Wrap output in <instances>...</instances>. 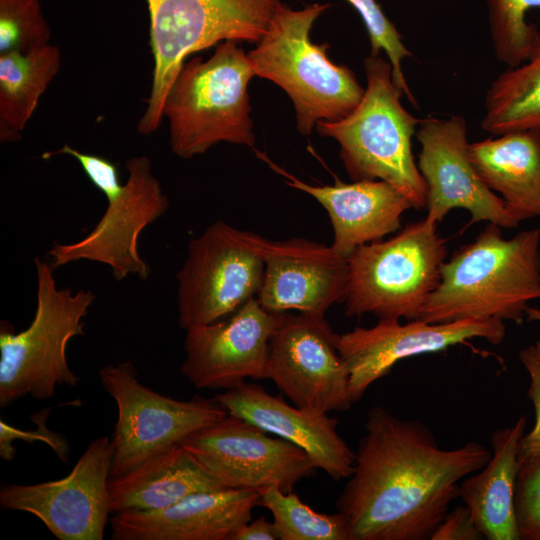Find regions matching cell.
Masks as SVG:
<instances>
[{"mask_svg":"<svg viewBox=\"0 0 540 540\" xmlns=\"http://www.w3.org/2000/svg\"><path fill=\"white\" fill-rule=\"evenodd\" d=\"M491 454L477 441L443 449L423 422L373 406L336 501L350 540L430 539L459 498V482Z\"/></svg>","mask_w":540,"mask_h":540,"instance_id":"cell-1","label":"cell"},{"mask_svg":"<svg viewBox=\"0 0 540 540\" xmlns=\"http://www.w3.org/2000/svg\"><path fill=\"white\" fill-rule=\"evenodd\" d=\"M540 299V229L510 239L488 223L475 240L444 261L440 281L422 308L429 323L509 320L526 317L529 302Z\"/></svg>","mask_w":540,"mask_h":540,"instance_id":"cell-2","label":"cell"},{"mask_svg":"<svg viewBox=\"0 0 540 540\" xmlns=\"http://www.w3.org/2000/svg\"><path fill=\"white\" fill-rule=\"evenodd\" d=\"M367 87L357 107L337 121H319L322 136L340 145V159L354 181L383 180L412 204L426 209V185L412 154L420 120L401 104L391 63L381 56L364 60Z\"/></svg>","mask_w":540,"mask_h":540,"instance_id":"cell-3","label":"cell"},{"mask_svg":"<svg viewBox=\"0 0 540 540\" xmlns=\"http://www.w3.org/2000/svg\"><path fill=\"white\" fill-rule=\"evenodd\" d=\"M329 7L317 3L293 10L281 2L266 34L247 54L255 76L274 82L289 95L303 135L319 121L346 117L365 92L351 69L330 61L328 43L310 39L313 23Z\"/></svg>","mask_w":540,"mask_h":540,"instance_id":"cell-4","label":"cell"},{"mask_svg":"<svg viewBox=\"0 0 540 540\" xmlns=\"http://www.w3.org/2000/svg\"><path fill=\"white\" fill-rule=\"evenodd\" d=\"M60 154L71 156L79 163L89 180L106 197L107 207L85 237L69 244H55L49 250L52 267L56 269L88 260L109 266L117 281L131 274L146 280L151 268L140 256L138 240L143 230L169 208V199L152 172L150 159L146 156L129 158L125 163L128 178L121 184L114 163L68 144L43 153L41 157L49 159Z\"/></svg>","mask_w":540,"mask_h":540,"instance_id":"cell-5","label":"cell"},{"mask_svg":"<svg viewBox=\"0 0 540 540\" xmlns=\"http://www.w3.org/2000/svg\"><path fill=\"white\" fill-rule=\"evenodd\" d=\"M254 76L237 41L219 43L206 61L196 57L184 63L163 107L171 151L191 159L219 142L254 148L247 90Z\"/></svg>","mask_w":540,"mask_h":540,"instance_id":"cell-6","label":"cell"},{"mask_svg":"<svg viewBox=\"0 0 540 540\" xmlns=\"http://www.w3.org/2000/svg\"><path fill=\"white\" fill-rule=\"evenodd\" d=\"M37 306L31 324L16 333L10 323L0 326V406L5 408L24 396L45 400L56 387H74L80 381L67 360V346L82 336L90 306L91 290L59 289L54 268L40 257L34 259Z\"/></svg>","mask_w":540,"mask_h":540,"instance_id":"cell-7","label":"cell"},{"mask_svg":"<svg viewBox=\"0 0 540 540\" xmlns=\"http://www.w3.org/2000/svg\"><path fill=\"white\" fill-rule=\"evenodd\" d=\"M154 59L147 107L137 131L155 132L163 107L187 56L223 41L258 44L281 0H146Z\"/></svg>","mask_w":540,"mask_h":540,"instance_id":"cell-8","label":"cell"},{"mask_svg":"<svg viewBox=\"0 0 540 540\" xmlns=\"http://www.w3.org/2000/svg\"><path fill=\"white\" fill-rule=\"evenodd\" d=\"M425 219L395 236L356 248L348 257L344 299L349 317L373 314L382 319H419L440 281L447 240Z\"/></svg>","mask_w":540,"mask_h":540,"instance_id":"cell-9","label":"cell"},{"mask_svg":"<svg viewBox=\"0 0 540 540\" xmlns=\"http://www.w3.org/2000/svg\"><path fill=\"white\" fill-rule=\"evenodd\" d=\"M265 262L256 234L218 220L188 244L176 274L178 324L187 330L221 320L256 298Z\"/></svg>","mask_w":540,"mask_h":540,"instance_id":"cell-10","label":"cell"},{"mask_svg":"<svg viewBox=\"0 0 540 540\" xmlns=\"http://www.w3.org/2000/svg\"><path fill=\"white\" fill-rule=\"evenodd\" d=\"M98 374L117 405L110 478L128 473L228 414L214 399L196 395L177 400L150 389L139 381L130 361L103 366Z\"/></svg>","mask_w":540,"mask_h":540,"instance_id":"cell-11","label":"cell"},{"mask_svg":"<svg viewBox=\"0 0 540 540\" xmlns=\"http://www.w3.org/2000/svg\"><path fill=\"white\" fill-rule=\"evenodd\" d=\"M325 317L281 313L268 349L265 379L292 403L328 414L351 408L349 373Z\"/></svg>","mask_w":540,"mask_h":540,"instance_id":"cell-12","label":"cell"},{"mask_svg":"<svg viewBox=\"0 0 540 540\" xmlns=\"http://www.w3.org/2000/svg\"><path fill=\"white\" fill-rule=\"evenodd\" d=\"M180 444L225 488L290 492L317 469L303 449L230 414Z\"/></svg>","mask_w":540,"mask_h":540,"instance_id":"cell-13","label":"cell"},{"mask_svg":"<svg viewBox=\"0 0 540 540\" xmlns=\"http://www.w3.org/2000/svg\"><path fill=\"white\" fill-rule=\"evenodd\" d=\"M113 455L112 441L97 438L64 478L4 484L0 506L36 516L59 540H102L111 514L108 484Z\"/></svg>","mask_w":540,"mask_h":540,"instance_id":"cell-14","label":"cell"},{"mask_svg":"<svg viewBox=\"0 0 540 540\" xmlns=\"http://www.w3.org/2000/svg\"><path fill=\"white\" fill-rule=\"evenodd\" d=\"M415 135L421 146L417 166L426 185L427 222L438 225L452 209L461 208L470 213V223L486 221L506 229L518 226L470 160L464 117L424 118Z\"/></svg>","mask_w":540,"mask_h":540,"instance_id":"cell-15","label":"cell"},{"mask_svg":"<svg viewBox=\"0 0 540 540\" xmlns=\"http://www.w3.org/2000/svg\"><path fill=\"white\" fill-rule=\"evenodd\" d=\"M505 335V323L499 319L448 323L415 319L406 324L397 319H382L373 327H356L338 334L337 349L348 370L350 393L355 403L400 360L444 351L474 338L499 345Z\"/></svg>","mask_w":540,"mask_h":540,"instance_id":"cell-16","label":"cell"},{"mask_svg":"<svg viewBox=\"0 0 540 540\" xmlns=\"http://www.w3.org/2000/svg\"><path fill=\"white\" fill-rule=\"evenodd\" d=\"M280 317L253 298L221 320L185 330L182 375L198 389L227 390L246 378L265 379L269 341Z\"/></svg>","mask_w":540,"mask_h":540,"instance_id":"cell-17","label":"cell"},{"mask_svg":"<svg viewBox=\"0 0 540 540\" xmlns=\"http://www.w3.org/2000/svg\"><path fill=\"white\" fill-rule=\"evenodd\" d=\"M256 242L265 262L256 298L265 310L325 317L332 305L344 302L348 262L332 246L302 238L272 241L257 234Z\"/></svg>","mask_w":540,"mask_h":540,"instance_id":"cell-18","label":"cell"},{"mask_svg":"<svg viewBox=\"0 0 540 540\" xmlns=\"http://www.w3.org/2000/svg\"><path fill=\"white\" fill-rule=\"evenodd\" d=\"M228 414L303 449L317 469L336 481L353 472L355 451L338 434V419L288 404L262 386L243 382L215 395Z\"/></svg>","mask_w":540,"mask_h":540,"instance_id":"cell-19","label":"cell"},{"mask_svg":"<svg viewBox=\"0 0 540 540\" xmlns=\"http://www.w3.org/2000/svg\"><path fill=\"white\" fill-rule=\"evenodd\" d=\"M260 492L219 488L192 493L158 510H131L110 518L113 540H231L252 518Z\"/></svg>","mask_w":540,"mask_h":540,"instance_id":"cell-20","label":"cell"},{"mask_svg":"<svg viewBox=\"0 0 540 540\" xmlns=\"http://www.w3.org/2000/svg\"><path fill=\"white\" fill-rule=\"evenodd\" d=\"M257 152V151H256ZM286 184L314 197L327 211L333 228L332 247L347 258L356 248L383 239L401 229L403 213L410 201L393 185L383 180H361L314 186L285 172L264 154L257 152Z\"/></svg>","mask_w":540,"mask_h":540,"instance_id":"cell-21","label":"cell"},{"mask_svg":"<svg viewBox=\"0 0 540 540\" xmlns=\"http://www.w3.org/2000/svg\"><path fill=\"white\" fill-rule=\"evenodd\" d=\"M527 417L491 435V458L477 474L465 477L459 498L471 511L479 530L488 540H520L514 507L519 469V446Z\"/></svg>","mask_w":540,"mask_h":540,"instance_id":"cell-22","label":"cell"},{"mask_svg":"<svg viewBox=\"0 0 540 540\" xmlns=\"http://www.w3.org/2000/svg\"><path fill=\"white\" fill-rule=\"evenodd\" d=\"M469 156L482 181L501 195L519 223L540 218V129L470 143Z\"/></svg>","mask_w":540,"mask_h":540,"instance_id":"cell-23","label":"cell"},{"mask_svg":"<svg viewBox=\"0 0 540 540\" xmlns=\"http://www.w3.org/2000/svg\"><path fill=\"white\" fill-rule=\"evenodd\" d=\"M111 514L158 510L201 491L225 488L181 444L109 480Z\"/></svg>","mask_w":540,"mask_h":540,"instance_id":"cell-24","label":"cell"},{"mask_svg":"<svg viewBox=\"0 0 540 540\" xmlns=\"http://www.w3.org/2000/svg\"><path fill=\"white\" fill-rule=\"evenodd\" d=\"M52 44L29 52L0 54V142L14 143L34 114L41 96L61 68Z\"/></svg>","mask_w":540,"mask_h":540,"instance_id":"cell-25","label":"cell"},{"mask_svg":"<svg viewBox=\"0 0 540 540\" xmlns=\"http://www.w3.org/2000/svg\"><path fill=\"white\" fill-rule=\"evenodd\" d=\"M481 127L496 136L540 129V31L527 59L489 86Z\"/></svg>","mask_w":540,"mask_h":540,"instance_id":"cell-26","label":"cell"},{"mask_svg":"<svg viewBox=\"0 0 540 540\" xmlns=\"http://www.w3.org/2000/svg\"><path fill=\"white\" fill-rule=\"evenodd\" d=\"M259 492V505L272 513L279 540H350L346 522L338 511L319 513L293 491L277 487Z\"/></svg>","mask_w":540,"mask_h":540,"instance_id":"cell-27","label":"cell"},{"mask_svg":"<svg viewBox=\"0 0 540 540\" xmlns=\"http://www.w3.org/2000/svg\"><path fill=\"white\" fill-rule=\"evenodd\" d=\"M492 46L497 59L515 67L530 55L539 30L527 22V13L540 0H485Z\"/></svg>","mask_w":540,"mask_h":540,"instance_id":"cell-28","label":"cell"},{"mask_svg":"<svg viewBox=\"0 0 540 540\" xmlns=\"http://www.w3.org/2000/svg\"><path fill=\"white\" fill-rule=\"evenodd\" d=\"M50 37L39 0H0V54L41 48Z\"/></svg>","mask_w":540,"mask_h":540,"instance_id":"cell-29","label":"cell"},{"mask_svg":"<svg viewBox=\"0 0 540 540\" xmlns=\"http://www.w3.org/2000/svg\"><path fill=\"white\" fill-rule=\"evenodd\" d=\"M361 16L371 43V56H377L380 50L387 54L392 66L393 80L396 86L407 95L409 102L418 107L417 101L407 84L401 62L411 57V51L403 44L402 37L395 25L386 17L381 6L375 0H346Z\"/></svg>","mask_w":540,"mask_h":540,"instance_id":"cell-30","label":"cell"},{"mask_svg":"<svg viewBox=\"0 0 540 540\" xmlns=\"http://www.w3.org/2000/svg\"><path fill=\"white\" fill-rule=\"evenodd\" d=\"M514 507L520 540H540V456L519 461Z\"/></svg>","mask_w":540,"mask_h":540,"instance_id":"cell-31","label":"cell"},{"mask_svg":"<svg viewBox=\"0 0 540 540\" xmlns=\"http://www.w3.org/2000/svg\"><path fill=\"white\" fill-rule=\"evenodd\" d=\"M50 408L43 409L32 415L31 419L37 424L35 430H19L3 420L0 421V456L5 461H11L15 457V449L12 442L23 440L27 442L42 441L51 447L56 455L64 462L68 461L70 445L61 435L50 430L46 425Z\"/></svg>","mask_w":540,"mask_h":540,"instance_id":"cell-32","label":"cell"},{"mask_svg":"<svg viewBox=\"0 0 540 540\" xmlns=\"http://www.w3.org/2000/svg\"><path fill=\"white\" fill-rule=\"evenodd\" d=\"M518 356L530 378L527 396L535 414L532 429L524 434L520 441L518 455L520 461L528 457L540 456V338L522 348Z\"/></svg>","mask_w":540,"mask_h":540,"instance_id":"cell-33","label":"cell"},{"mask_svg":"<svg viewBox=\"0 0 540 540\" xmlns=\"http://www.w3.org/2000/svg\"><path fill=\"white\" fill-rule=\"evenodd\" d=\"M430 539L482 540L485 539V537L477 527L469 508L463 505L448 511Z\"/></svg>","mask_w":540,"mask_h":540,"instance_id":"cell-34","label":"cell"},{"mask_svg":"<svg viewBox=\"0 0 540 540\" xmlns=\"http://www.w3.org/2000/svg\"><path fill=\"white\" fill-rule=\"evenodd\" d=\"M231 540H279L273 522L264 516L241 525L232 535Z\"/></svg>","mask_w":540,"mask_h":540,"instance_id":"cell-35","label":"cell"},{"mask_svg":"<svg viewBox=\"0 0 540 540\" xmlns=\"http://www.w3.org/2000/svg\"><path fill=\"white\" fill-rule=\"evenodd\" d=\"M526 319L528 321L540 322V308L529 306L526 311Z\"/></svg>","mask_w":540,"mask_h":540,"instance_id":"cell-36","label":"cell"}]
</instances>
